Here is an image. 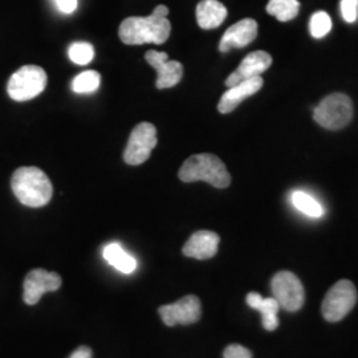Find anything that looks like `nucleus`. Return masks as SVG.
<instances>
[{
  "mask_svg": "<svg viewBox=\"0 0 358 358\" xmlns=\"http://www.w3.org/2000/svg\"><path fill=\"white\" fill-rule=\"evenodd\" d=\"M55 3L60 13L71 15L76 11L78 0H55Z\"/></svg>",
  "mask_w": 358,
  "mask_h": 358,
  "instance_id": "nucleus-26",
  "label": "nucleus"
},
{
  "mask_svg": "<svg viewBox=\"0 0 358 358\" xmlns=\"http://www.w3.org/2000/svg\"><path fill=\"white\" fill-rule=\"evenodd\" d=\"M167 15L169 8L159 4L146 17L131 16L125 19L118 29L120 40L128 45L166 43L171 32V23L167 20Z\"/></svg>",
  "mask_w": 358,
  "mask_h": 358,
  "instance_id": "nucleus-1",
  "label": "nucleus"
},
{
  "mask_svg": "<svg viewBox=\"0 0 358 358\" xmlns=\"http://www.w3.org/2000/svg\"><path fill=\"white\" fill-rule=\"evenodd\" d=\"M157 142V129L153 124H138L130 133L128 145L124 152V161L131 166L142 165L150 158Z\"/></svg>",
  "mask_w": 358,
  "mask_h": 358,
  "instance_id": "nucleus-8",
  "label": "nucleus"
},
{
  "mask_svg": "<svg viewBox=\"0 0 358 358\" xmlns=\"http://www.w3.org/2000/svg\"><path fill=\"white\" fill-rule=\"evenodd\" d=\"M353 118V103L344 93H333L322 99L313 110V120L328 130H340Z\"/></svg>",
  "mask_w": 358,
  "mask_h": 358,
  "instance_id": "nucleus-4",
  "label": "nucleus"
},
{
  "mask_svg": "<svg viewBox=\"0 0 358 358\" xmlns=\"http://www.w3.org/2000/svg\"><path fill=\"white\" fill-rule=\"evenodd\" d=\"M357 303V291L349 280H340L325 294L321 310L324 319L329 322L343 320Z\"/></svg>",
  "mask_w": 358,
  "mask_h": 358,
  "instance_id": "nucleus-6",
  "label": "nucleus"
},
{
  "mask_svg": "<svg viewBox=\"0 0 358 358\" xmlns=\"http://www.w3.org/2000/svg\"><path fill=\"white\" fill-rule=\"evenodd\" d=\"M300 11L299 0H269L267 13L275 16L279 22L294 20Z\"/></svg>",
  "mask_w": 358,
  "mask_h": 358,
  "instance_id": "nucleus-20",
  "label": "nucleus"
},
{
  "mask_svg": "<svg viewBox=\"0 0 358 358\" xmlns=\"http://www.w3.org/2000/svg\"><path fill=\"white\" fill-rule=\"evenodd\" d=\"M68 56L75 64H90L94 57V48L90 43L77 41V43L71 44V47L68 50Z\"/></svg>",
  "mask_w": 358,
  "mask_h": 358,
  "instance_id": "nucleus-22",
  "label": "nucleus"
},
{
  "mask_svg": "<svg viewBox=\"0 0 358 358\" xmlns=\"http://www.w3.org/2000/svg\"><path fill=\"white\" fill-rule=\"evenodd\" d=\"M146 62L157 71V88H173L183 76V65L176 60H169L166 52L149 51L145 56Z\"/></svg>",
  "mask_w": 358,
  "mask_h": 358,
  "instance_id": "nucleus-11",
  "label": "nucleus"
},
{
  "mask_svg": "<svg viewBox=\"0 0 358 358\" xmlns=\"http://www.w3.org/2000/svg\"><path fill=\"white\" fill-rule=\"evenodd\" d=\"M331 29H332V20L328 13L319 11L312 15L309 22V31L313 38H324L331 32Z\"/></svg>",
  "mask_w": 358,
  "mask_h": 358,
  "instance_id": "nucleus-23",
  "label": "nucleus"
},
{
  "mask_svg": "<svg viewBox=\"0 0 358 358\" xmlns=\"http://www.w3.org/2000/svg\"><path fill=\"white\" fill-rule=\"evenodd\" d=\"M227 17V8L217 0H202L196 6V22L202 29H214Z\"/></svg>",
  "mask_w": 358,
  "mask_h": 358,
  "instance_id": "nucleus-17",
  "label": "nucleus"
},
{
  "mask_svg": "<svg viewBox=\"0 0 358 358\" xmlns=\"http://www.w3.org/2000/svg\"><path fill=\"white\" fill-rule=\"evenodd\" d=\"M223 358H252V353L244 346L234 344L224 349Z\"/></svg>",
  "mask_w": 358,
  "mask_h": 358,
  "instance_id": "nucleus-25",
  "label": "nucleus"
},
{
  "mask_svg": "<svg viewBox=\"0 0 358 358\" xmlns=\"http://www.w3.org/2000/svg\"><path fill=\"white\" fill-rule=\"evenodd\" d=\"M62 287V278L45 269H32L24 280L23 299L28 306H35L45 292L57 291Z\"/></svg>",
  "mask_w": 358,
  "mask_h": 358,
  "instance_id": "nucleus-10",
  "label": "nucleus"
},
{
  "mask_svg": "<svg viewBox=\"0 0 358 358\" xmlns=\"http://www.w3.org/2000/svg\"><path fill=\"white\" fill-rule=\"evenodd\" d=\"M47 81L48 77L41 66L24 65L10 77L7 92L13 101H28L43 93Z\"/></svg>",
  "mask_w": 358,
  "mask_h": 358,
  "instance_id": "nucleus-5",
  "label": "nucleus"
},
{
  "mask_svg": "<svg viewBox=\"0 0 358 358\" xmlns=\"http://www.w3.org/2000/svg\"><path fill=\"white\" fill-rule=\"evenodd\" d=\"M257 36V23L254 19H243L231 26L219 43V51L226 53L232 48H244Z\"/></svg>",
  "mask_w": 358,
  "mask_h": 358,
  "instance_id": "nucleus-14",
  "label": "nucleus"
},
{
  "mask_svg": "<svg viewBox=\"0 0 358 358\" xmlns=\"http://www.w3.org/2000/svg\"><path fill=\"white\" fill-rule=\"evenodd\" d=\"M15 196L28 207H43L51 201L53 187L48 176L38 167H19L11 179Z\"/></svg>",
  "mask_w": 358,
  "mask_h": 358,
  "instance_id": "nucleus-2",
  "label": "nucleus"
},
{
  "mask_svg": "<svg viewBox=\"0 0 358 358\" xmlns=\"http://www.w3.org/2000/svg\"><path fill=\"white\" fill-rule=\"evenodd\" d=\"M272 64L271 55L264 51H255L247 55L243 62L226 80V87L230 88L244 80L262 76Z\"/></svg>",
  "mask_w": 358,
  "mask_h": 358,
  "instance_id": "nucleus-12",
  "label": "nucleus"
},
{
  "mask_svg": "<svg viewBox=\"0 0 358 358\" xmlns=\"http://www.w3.org/2000/svg\"><path fill=\"white\" fill-rule=\"evenodd\" d=\"M158 312L167 327H174L177 324L190 325L201 319L202 307L201 300L196 296L189 294L174 304L162 306Z\"/></svg>",
  "mask_w": 358,
  "mask_h": 358,
  "instance_id": "nucleus-9",
  "label": "nucleus"
},
{
  "mask_svg": "<svg viewBox=\"0 0 358 358\" xmlns=\"http://www.w3.org/2000/svg\"><path fill=\"white\" fill-rule=\"evenodd\" d=\"M263 84H264L263 78L262 76H259L244 80L242 83L230 87L229 90H226L223 93V96L220 97V101L217 103V110L222 115L231 113L234 109H236L241 103H243L245 99L254 96L255 93L262 90Z\"/></svg>",
  "mask_w": 358,
  "mask_h": 358,
  "instance_id": "nucleus-13",
  "label": "nucleus"
},
{
  "mask_svg": "<svg viewBox=\"0 0 358 358\" xmlns=\"http://www.w3.org/2000/svg\"><path fill=\"white\" fill-rule=\"evenodd\" d=\"M69 358H92V350L88 346H80L69 356Z\"/></svg>",
  "mask_w": 358,
  "mask_h": 358,
  "instance_id": "nucleus-27",
  "label": "nucleus"
},
{
  "mask_svg": "<svg viewBox=\"0 0 358 358\" xmlns=\"http://www.w3.org/2000/svg\"><path fill=\"white\" fill-rule=\"evenodd\" d=\"M101 76L96 71H85L73 78L72 90L76 93H93L100 88Z\"/></svg>",
  "mask_w": 358,
  "mask_h": 358,
  "instance_id": "nucleus-21",
  "label": "nucleus"
},
{
  "mask_svg": "<svg viewBox=\"0 0 358 358\" xmlns=\"http://www.w3.org/2000/svg\"><path fill=\"white\" fill-rule=\"evenodd\" d=\"M103 259L117 271L130 275L137 268V260L128 254L124 247L118 243H109L103 247Z\"/></svg>",
  "mask_w": 358,
  "mask_h": 358,
  "instance_id": "nucleus-18",
  "label": "nucleus"
},
{
  "mask_svg": "<svg viewBox=\"0 0 358 358\" xmlns=\"http://www.w3.org/2000/svg\"><path fill=\"white\" fill-rule=\"evenodd\" d=\"M219 235L213 231L201 230L192 234L190 239L183 245V255L198 260L211 259L217 255Z\"/></svg>",
  "mask_w": 358,
  "mask_h": 358,
  "instance_id": "nucleus-15",
  "label": "nucleus"
},
{
  "mask_svg": "<svg viewBox=\"0 0 358 358\" xmlns=\"http://www.w3.org/2000/svg\"><path fill=\"white\" fill-rule=\"evenodd\" d=\"M247 304L260 312L262 322L266 331H276L279 327V309L280 306L273 297H263L262 294L251 292L247 294Z\"/></svg>",
  "mask_w": 358,
  "mask_h": 358,
  "instance_id": "nucleus-16",
  "label": "nucleus"
},
{
  "mask_svg": "<svg viewBox=\"0 0 358 358\" xmlns=\"http://www.w3.org/2000/svg\"><path fill=\"white\" fill-rule=\"evenodd\" d=\"M272 297L279 303L280 308L287 312H296L303 307L306 300L304 287L299 278L289 272H278L271 282Z\"/></svg>",
  "mask_w": 358,
  "mask_h": 358,
  "instance_id": "nucleus-7",
  "label": "nucleus"
},
{
  "mask_svg": "<svg viewBox=\"0 0 358 358\" xmlns=\"http://www.w3.org/2000/svg\"><path fill=\"white\" fill-rule=\"evenodd\" d=\"M340 10L346 23H355L358 19V0H341Z\"/></svg>",
  "mask_w": 358,
  "mask_h": 358,
  "instance_id": "nucleus-24",
  "label": "nucleus"
},
{
  "mask_svg": "<svg viewBox=\"0 0 358 358\" xmlns=\"http://www.w3.org/2000/svg\"><path fill=\"white\" fill-rule=\"evenodd\" d=\"M291 202L296 210H299L307 217L319 219L325 214L320 202L308 192L296 190L291 195Z\"/></svg>",
  "mask_w": 358,
  "mask_h": 358,
  "instance_id": "nucleus-19",
  "label": "nucleus"
},
{
  "mask_svg": "<svg viewBox=\"0 0 358 358\" xmlns=\"http://www.w3.org/2000/svg\"><path fill=\"white\" fill-rule=\"evenodd\" d=\"M178 177L186 183L203 180L217 189H226L231 183L230 173L223 161L210 153L189 157L179 169Z\"/></svg>",
  "mask_w": 358,
  "mask_h": 358,
  "instance_id": "nucleus-3",
  "label": "nucleus"
}]
</instances>
